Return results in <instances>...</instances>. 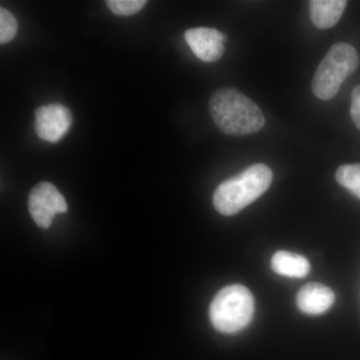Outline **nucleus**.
I'll list each match as a JSON object with an SVG mask.
<instances>
[{
    "instance_id": "423d86ee",
    "label": "nucleus",
    "mask_w": 360,
    "mask_h": 360,
    "mask_svg": "<svg viewBox=\"0 0 360 360\" xmlns=\"http://www.w3.org/2000/svg\"><path fill=\"white\" fill-rule=\"evenodd\" d=\"M71 123L70 110L63 104H49L35 110V132L45 141L56 143L60 141L68 134Z\"/></svg>"
},
{
    "instance_id": "9b49d317",
    "label": "nucleus",
    "mask_w": 360,
    "mask_h": 360,
    "mask_svg": "<svg viewBox=\"0 0 360 360\" xmlns=\"http://www.w3.org/2000/svg\"><path fill=\"white\" fill-rule=\"evenodd\" d=\"M338 184L360 200V163L341 165L335 174Z\"/></svg>"
},
{
    "instance_id": "4468645a",
    "label": "nucleus",
    "mask_w": 360,
    "mask_h": 360,
    "mask_svg": "<svg viewBox=\"0 0 360 360\" xmlns=\"http://www.w3.org/2000/svg\"><path fill=\"white\" fill-rule=\"evenodd\" d=\"M350 115L355 127L360 130V85H357L352 90Z\"/></svg>"
},
{
    "instance_id": "7ed1b4c3",
    "label": "nucleus",
    "mask_w": 360,
    "mask_h": 360,
    "mask_svg": "<svg viewBox=\"0 0 360 360\" xmlns=\"http://www.w3.org/2000/svg\"><path fill=\"white\" fill-rule=\"evenodd\" d=\"M255 314L252 293L241 284H233L213 298L210 316L215 329L224 333H236L250 323Z\"/></svg>"
},
{
    "instance_id": "f8f14e48",
    "label": "nucleus",
    "mask_w": 360,
    "mask_h": 360,
    "mask_svg": "<svg viewBox=\"0 0 360 360\" xmlns=\"http://www.w3.org/2000/svg\"><path fill=\"white\" fill-rule=\"evenodd\" d=\"M148 4L146 0H108V8L118 16H130L136 14Z\"/></svg>"
},
{
    "instance_id": "ddd939ff",
    "label": "nucleus",
    "mask_w": 360,
    "mask_h": 360,
    "mask_svg": "<svg viewBox=\"0 0 360 360\" xmlns=\"http://www.w3.org/2000/svg\"><path fill=\"white\" fill-rule=\"evenodd\" d=\"M18 21L13 13L4 7L0 8V44H6L15 37L18 32Z\"/></svg>"
},
{
    "instance_id": "6e6552de",
    "label": "nucleus",
    "mask_w": 360,
    "mask_h": 360,
    "mask_svg": "<svg viewBox=\"0 0 360 360\" xmlns=\"http://www.w3.org/2000/svg\"><path fill=\"white\" fill-rule=\"evenodd\" d=\"M335 292L321 283H310L300 288L296 295L298 309L307 314H321L335 303Z\"/></svg>"
},
{
    "instance_id": "20e7f679",
    "label": "nucleus",
    "mask_w": 360,
    "mask_h": 360,
    "mask_svg": "<svg viewBox=\"0 0 360 360\" xmlns=\"http://www.w3.org/2000/svg\"><path fill=\"white\" fill-rule=\"evenodd\" d=\"M359 65V56L352 45L345 42L333 44L315 71L311 84L314 96L321 101L333 99Z\"/></svg>"
},
{
    "instance_id": "0eeeda50",
    "label": "nucleus",
    "mask_w": 360,
    "mask_h": 360,
    "mask_svg": "<svg viewBox=\"0 0 360 360\" xmlns=\"http://www.w3.org/2000/svg\"><path fill=\"white\" fill-rule=\"evenodd\" d=\"M187 44L194 56L203 63H214L224 54L226 35L215 28L196 27L187 30L184 33Z\"/></svg>"
},
{
    "instance_id": "f257e3e1",
    "label": "nucleus",
    "mask_w": 360,
    "mask_h": 360,
    "mask_svg": "<svg viewBox=\"0 0 360 360\" xmlns=\"http://www.w3.org/2000/svg\"><path fill=\"white\" fill-rule=\"evenodd\" d=\"M210 115L220 131L243 136L259 131L265 124L257 103L236 89H220L210 97Z\"/></svg>"
},
{
    "instance_id": "9d476101",
    "label": "nucleus",
    "mask_w": 360,
    "mask_h": 360,
    "mask_svg": "<svg viewBox=\"0 0 360 360\" xmlns=\"http://www.w3.org/2000/svg\"><path fill=\"white\" fill-rule=\"evenodd\" d=\"M271 269L279 276L302 278L310 272L309 260L297 253L279 250L271 258Z\"/></svg>"
},
{
    "instance_id": "f03ea898",
    "label": "nucleus",
    "mask_w": 360,
    "mask_h": 360,
    "mask_svg": "<svg viewBox=\"0 0 360 360\" xmlns=\"http://www.w3.org/2000/svg\"><path fill=\"white\" fill-rule=\"evenodd\" d=\"M274 174L264 163H257L245 172L222 182L214 194L213 205L225 217L238 214L269 188Z\"/></svg>"
},
{
    "instance_id": "1a4fd4ad",
    "label": "nucleus",
    "mask_w": 360,
    "mask_h": 360,
    "mask_svg": "<svg viewBox=\"0 0 360 360\" xmlns=\"http://www.w3.org/2000/svg\"><path fill=\"white\" fill-rule=\"evenodd\" d=\"M347 4L345 0H311L309 9L312 22L321 30L333 27L340 21Z\"/></svg>"
},
{
    "instance_id": "39448f33",
    "label": "nucleus",
    "mask_w": 360,
    "mask_h": 360,
    "mask_svg": "<svg viewBox=\"0 0 360 360\" xmlns=\"http://www.w3.org/2000/svg\"><path fill=\"white\" fill-rule=\"evenodd\" d=\"M68 203L51 182H40L33 187L28 198V210L40 229H49L58 213L68 212Z\"/></svg>"
}]
</instances>
